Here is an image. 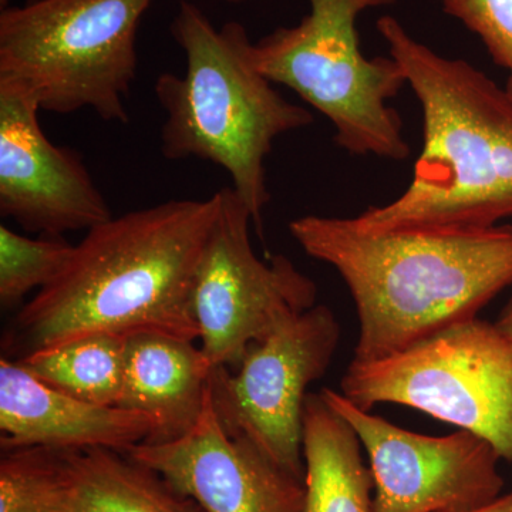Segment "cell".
Here are the masks:
<instances>
[{
    "label": "cell",
    "mask_w": 512,
    "mask_h": 512,
    "mask_svg": "<svg viewBox=\"0 0 512 512\" xmlns=\"http://www.w3.org/2000/svg\"><path fill=\"white\" fill-rule=\"evenodd\" d=\"M289 231L348 286L359 320L355 362L476 319L512 285V225L366 231L355 218L305 215Z\"/></svg>",
    "instance_id": "6da1fadb"
},
{
    "label": "cell",
    "mask_w": 512,
    "mask_h": 512,
    "mask_svg": "<svg viewBox=\"0 0 512 512\" xmlns=\"http://www.w3.org/2000/svg\"><path fill=\"white\" fill-rule=\"evenodd\" d=\"M220 200H173L86 232L69 264L16 315L23 353L94 335L200 338L194 285ZM22 356V357H23Z\"/></svg>",
    "instance_id": "7a4b0ae2"
},
{
    "label": "cell",
    "mask_w": 512,
    "mask_h": 512,
    "mask_svg": "<svg viewBox=\"0 0 512 512\" xmlns=\"http://www.w3.org/2000/svg\"><path fill=\"white\" fill-rule=\"evenodd\" d=\"M377 30L423 111V148L396 200L355 217L366 231L484 228L512 218V97L487 74L419 42L394 16Z\"/></svg>",
    "instance_id": "3957f363"
},
{
    "label": "cell",
    "mask_w": 512,
    "mask_h": 512,
    "mask_svg": "<svg viewBox=\"0 0 512 512\" xmlns=\"http://www.w3.org/2000/svg\"><path fill=\"white\" fill-rule=\"evenodd\" d=\"M171 35L183 49V76L161 73L154 94L165 111L161 153L198 158L227 171L262 235L271 201L266 157L276 138L311 126L313 116L276 92L252 62V40L238 22L215 28L194 3L181 0Z\"/></svg>",
    "instance_id": "277c9868"
},
{
    "label": "cell",
    "mask_w": 512,
    "mask_h": 512,
    "mask_svg": "<svg viewBox=\"0 0 512 512\" xmlns=\"http://www.w3.org/2000/svg\"><path fill=\"white\" fill-rule=\"evenodd\" d=\"M154 0H28L0 12V79L40 110H93L127 123L137 76V32Z\"/></svg>",
    "instance_id": "5b68a950"
},
{
    "label": "cell",
    "mask_w": 512,
    "mask_h": 512,
    "mask_svg": "<svg viewBox=\"0 0 512 512\" xmlns=\"http://www.w3.org/2000/svg\"><path fill=\"white\" fill-rule=\"evenodd\" d=\"M396 0H309L311 10L291 28L252 43L256 69L289 87L335 128V143L355 156L404 161L410 146L403 121L389 106L406 82L393 57L369 59L356 22L369 9Z\"/></svg>",
    "instance_id": "8992f818"
},
{
    "label": "cell",
    "mask_w": 512,
    "mask_h": 512,
    "mask_svg": "<svg viewBox=\"0 0 512 512\" xmlns=\"http://www.w3.org/2000/svg\"><path fill=\"white\" fill-rule=\"evenodd\" d=\"M340 387L360 409L412 407L512 461V340L495 323L466 320L383 359L352 360Z\"/></svg>",
    "instance_id": "52a82bcc"
},
{
    "label": "cell",
    "mask_w": 512,
    "mask_h": 512,
    "mask_svg": "<svg viewBox=\"0 0 512 512\" xmlns=\"http://www.w3.org/2000/svg\"><path fill=\"white\" fill-rule=\"evenodd\" d=\"M202 249L194 285L201 350L212 369H237L252 343L316 305L318 286L285 255L262 261L252 248L251 214L231 187Z\"/></svg>",
    "instance_id": "ba28073f"
},
{
    "label": "cell",
    "mask_w": 512,
    "mask_h": 512,
    "mask_svg": "<svg viewBox=\"0 0 512 512\" xmlns=\"http://www.w3.org/2000/svg\"><path fill=\"white\" fill-rule=\"evenodd\" d=\"M340 336L335 313L316 303L252 343L235 372L212 370L211 400L224 429L254 441L279 466L305 480L306 390L329 369Z\"/></svg>",
    "instance_id": "9c48e42d"
},
{
    "label": "cell",
    "mask_w": 512,
    "mask_h": 512,
    "mask_svg": "<svg viewBox=\"0 0 512 512\" xmlns=\"http://www.w3.org/2000/svg\"><path fill=\"white\" fill-rule=\"evenodd\" d=\"M320 396L348 421L369 456L372 512H470L501 497L500 454L477 434L424 436L360 409L336 390Z\"/></svg>",
    "instance_id": "30bf717a"
},
{
    "label": "cell",
    "mask_w": 512,
    "mask_h": 512,
    "mask_svg": "<svg viewBox=\"0 0 512 512\" xmlns=\"http://www.w3.org/2000/svg\"><path fill=\"white\" fill-rule=\"evenodd\" d=\"M40 111L28 90L0 79V214L47 237L109 221L113 212L83 158L46 137Z\"/></svg>",
    "instance_id": "8fae6325"
},
{
    "label": "cell",
    "mask_w": 512,
    "mask_h": 512,
    "mask_svg": "<svg viewBox=\"0 0 512 512\" xmlns=\"http://www.w3.org/2000/svg\"><path fill=\"white\" fill-rule=\"evenodd\" d=\"M126 454L157 471L204 512H305V480L254 441L229 434L211 393L187 434L164 443L143 441Z\"/></svg>",
    "instance_id": "7c38bea8"
},
{
    "label": "cell",
    "mask_w": 512,
    "mask_h": 512,
    "mask_svg": "<svg viewBox=\"0 0 512 512\" xmlns=\"http://www.w3.org/2000/svg\"><path fill=\"white\" fill-rule=\"evenodd\" d=\"M154 426L144 414L83 402L40 382L18 362L0 360V444L3 450L92 448L126 453L150 439Z\"/></svg>",
    "instance_id": "4fadbf2b"
},
{
    "label": "cell",
    "mask_w": 512,
    "mask_h": 512,
    "mask_svg": "<svg viewBox=\"0 0 512 512\" xmlns=\"http://www.w3.org/2000/svg\"><path fill=\"white\" fill-rule=\"evenodd\" d=\"M212 367L191 340L138 333L126 340L124 382L117 407L153 423L150 443L184 436L204 412Z\"/></svg>",
    "instance_id": "5bb4252c"
},
{
    "label": "cell",
    "mask_w": 512,
    "mask_h": 512,
    "mask_svg": "<svg viewBox=\"0 0 512 512\" xmlns=\"http://www.w3.org/2000/svg\"><path fill=\"white\" fill-rule=\"evenodd\" d=\"M305 512H372L373 478L359 439L319 394L303 409Z\"/></svg>",
    "instance_id": "9a60e30c"
},
{
    "label": "cell",
    "mask_w": 512,
    "mask_h": 512,
    "mask_svg": "<svg viewBox=\"0 0 512 512\" xmlns=\"http://www.w3.org/2000/svg\"><path fill=\"white\" fill-rule=\"evenodd\" d=\"M72 512H204L157 471L126 453L74 451Z\"/></svg>",
    "instance_id": "2e32d148"
},
{
    "label": "cell",
    "mask_w": 512,
    "mask_h": 512,
    "mask_svg": "<svg viewBox=\"0 0 512 512\" xmlns=\"http://www.w3.org/2000/svg\"><path fill=\"white\" fill-rule=\"evenodd\" d=\"M126 340L94 335L55 348L36 350L18 363L40 382L83 402L114 406L124 382Z\"/></svg>",
    "instance_id": "e0dca14e"
},
{
    "label": "cell",
    "mask_w": 512,
    "mask_h": 512,
    "mask_svg": "<svg viewBox=\"0 0 512 512\" xmlns=\"http://www.w3.org/2000/svg\"><path fill=\"white\" fill-rule=\"evenodd\" d=\"M72 450L19 447L0 458V512H72Z\"/></svg>",
    "instance_id": "ac0fdd59"
},
{
    "label": "cell",
    "mask_w": 512,
    "mask_h": 512,
    "mask_svg": "<svg viewBox=\"0 0 512 512\" xmlns=\"http://www.w3.org/2000/svg\"><path fill=\"white\" fill-rule=\"evenodd\" d=\"M74 252L63 237L33 239L0 227V303L10 309L29 292L46 288L62 274Z\"/></svg>",
    "instance_id": "d6986e66"
},
{
    "label": "cell",
    "mask_w": 512,
    "mask_h": 512,
    "mask_svg": "<svg viewBox=\"0 0 512 512\" xmlns=\"http://www.w3.org/2000/svg\"><path fill=\"white\" fill-rule=\"evenodd\" d=\"M481 42L495 64L507 72L505 90L512 97V0H437Z\"/></svg>",
    "instance_id": "ffe728a7"
},
{
    "label": "cell",
    "mask_w": 512,
    "mask_h": 512,
    "mask_svg": "<svg viewBox=\"0 0 512 512\" xmlns=\"http://www.w3.org/2000/svg\"><path fill=\"white\" fill-rule=\"evenodd\" d=\"M470 512H512V493L501 495L494 503Z\"/></svg>",
    "instance_id": "44dd1931"
},
{
    "label": "cell",
    "mask_w": 512,
    "mask_h": 512,
    "mask_svg": "<svg viewBox=\"0 0 512 512\" xmlns=\"http://www.w3.org/2000/svg\"><path fill=\"white\" fill-rule=\"evenodd\" d=\"M498 329L512 340V298L511 301L505 305L504 311L501 312L500 319L495 322Z\"/></svg>",
    "instance_id": "7402d4cb"
},
{
    "label": "cell",
    "mask_w": 512,
    "mask_h": 512,
    "mask_svg": "<svg viewBox=\"0 0 512 512\" xmlns=\"http://www.w3.org/2000/svg\"><path fill=\"white\" fill-rule=\"evenodd\" d=\"M10 0H0V8L6 9L9 8Z\"/></svg>",
    "instance_id": "603a6c76"
},
{
    "label": "cell",
    "mask_w": 512,
    "mask_h": 512,
    "mask_svg": "<svg viewBox=\"0 0 512 512\" xmlns=\"http://www.w3.org/2000/svg\"><path fill=\"white\" fill-rule=\"evenodd\" d=\"M225 2H228V3H244V2H247V0H225Z\"/></svg>",
    "instance_id": "cb8c5ba5"
}]
</instances>
